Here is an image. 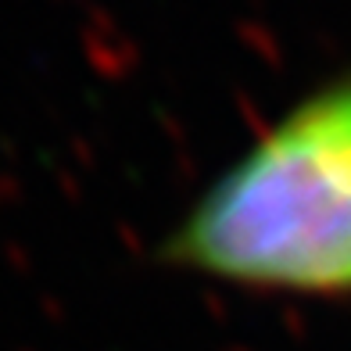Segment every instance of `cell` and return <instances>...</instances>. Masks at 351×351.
<instances>
[{"mask_svg": "<svg viewBox=\"0 0 351 351\" xmlns=\"http://www.w3.org/2000/svg\"><path fill=\"white\" fill-rule=\"evenodd\" d=\"M154 251L241 291L351 298V72L251 140Z\"/></svg>", "mask_w": 351, "mask_h": 351, "instance_id": "1", "label": "cell"}]
</instances>
